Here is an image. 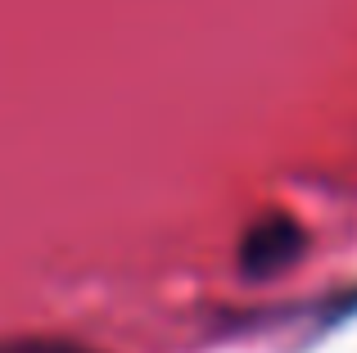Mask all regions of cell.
<instances>
[{"label": "cell", "instance_id": "cell-1", "mask_svg": "<svg viewBox=\"0 0 357 353\" xmlns=\"http://www.w3.org/2000/svg\"><path fill=\"white\" fill-rule=\"evenodd\" d=\"M298 249H303V231H298L289 218L271 213V218L253 222V227L244 231L240 263H244V272H253V276H267V272H276V267H285L289 258L298 254Z\"/></svg>", "mask_w": 357, "mask_h": 353}, {"label": "cell", "instance_id": "cell-2", "mask_svg": "<svg viewBox=\"0 0 357 353\" xmlns=\"http://www.w3.org/2000/svg\"><path fill=\"white\" fill-rule=\"evenodd\" d=\"M0 353H100L73 340H45V336H18V340H0Z\"/></svg>", "mask_w": 357, "mask_h": 353}]
</instances>
